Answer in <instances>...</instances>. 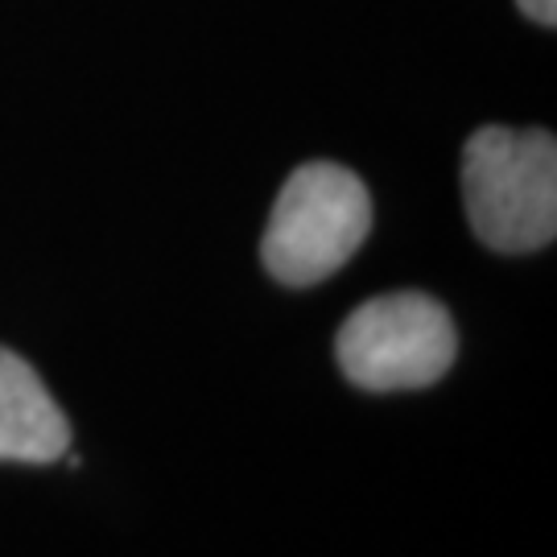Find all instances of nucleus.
<instances>
[{
	"label": "nucleus",
	"mask_w": 557,
	"mask_h": 557,
	"mask_svg": "<svg viewBox=\"0 0 557 557\" xmlns=\"http://www.w3.org/2000/svg\"><path fill=\"white\" fill-rule=\"evenodd\" d=\"M462 199L496 252H537L557 232V145L545 128L487 124L462 149Z\"/></svg>",
	"instance_id": "1"
},
{
	"label": "nucleus",
	"mask_w": 557,
	"mask_h": 557,
	"mask_svg": "<svg viewBox=\"0 0 557 557\" xmlns=\"http://www.w3.org/2000/svg\"><path fill=\"white\" fill-rule=\"evenodd\" d=\"M368 232V186L335 161H306L289 174L273 202L260 260L281 285H314L356 257Z\"/></svg>",
	"instance_id": "2"
},
{
	"label": "nucleus",
	"mask_w": 557,
	"mask_h": 557,
	"mask_svg": "<svg viewBox=\"0 0 557 557\" xmlns=\"http://www.w3.org/2000/svg\"><path fill=\"white\" fill-rule=\"evenodd\" d=\"M338 368L368 393L425 388L450 372L455 322L430 294H384L363 301L338 331Z\"/></svg>",
	"instance_id": "3"
},
{
	"label": "nucleus",
	"mask_w": 557,
	"mask_h": 557,
	"mask_svg": "<svg viewBox=\"0 0 557 557\" xmlns=\"http://www.w3.org/2000/svg\"><path fill=\"white\" fill-rule=\"evenodd\" d=\"M71 446L62 418L38 372L0 347V462H54Z\"/></svg>",
	"instance_id": "4"
},
{
	"label": "nucleus",
	"mask_w": 557,
	"mask_h": 557,
	"mask_svg": "<svg viewBox=\"0 0 557 557\" xmlns=\"http://www.w3.org/2000/svg\"><path fill=\"white\" fill-rule=\"evenodd\" d=\"M520 9L533 21H541V25H554L557 21V0H520Z\"/></svg>",
	"instance_id": "5"
}]
</instances>
